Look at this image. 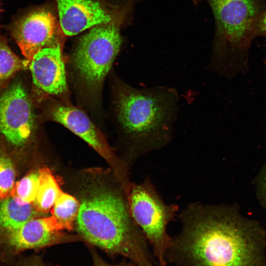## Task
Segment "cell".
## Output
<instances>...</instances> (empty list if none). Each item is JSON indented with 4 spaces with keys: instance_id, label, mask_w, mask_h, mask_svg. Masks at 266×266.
<instances>
[{
    "instance_id": "cell-1",
    "label": "cell",
    "mask_w": 266,
    "mask_h": 266,
    "mask_svg": "<svg viewBox=\"0 0 266 266\" xmlns=\"http://www.w3.org/2000/svg\"><path fill=\"white\" fill-rule=\"evenodd\" d=\"M166 254L174 266H266V229L237 205H187Z\"/></svg>"
},
{
    "instance_id": "cell-2",
    "label": "cell",
    "mask_w": 266,
    "mask_h": 266,
    "mask_svg": "<svg viewBox=\"0 0 266 266\" xmlns=\"http://www.w3.org/2000/svg\"><path fill=\"white\" fill-rule=\"evenodd\" d=\"M178 97L166 88L137 89L120 84L116 95L118 121L131 144L134 160L171 140Z\"/></svg>"
},
{
    "instance_id": "cell-3",
    "label": "cell",
    "mask_w": 266,
    "mask_h": 266,
    "mask_svg": "<svg viewBox=\"0 0 266 266\" xmlns=\"http://www.w3.org/2000/svg\"><path fill=\"white\" fill-rule=\"evenodd\" d=\"M77 231L86 241L111 256H124L134 263L149 247L144 234L133 220L127 197L101 190L82 201L77 217Z\"/></svg>"
},
{
    "instance_id": "cell-4",
    "label": "cell",
    "mask_w": 266,
    "mask_h": 266,
    "mask_svg": "<svg viewBox=\"0 0 266 266\" xmlns=\"http://www.w3.org/2000/svg\"><path fill=\"white\" fill-rule=\"evenodd\" d=\"M205 1L215 21L211 67L227 77L245 71L253 40L258 37L266 0H194Z\"/></svg>"
},
{
    "instance_id": "cell-5",
    "label": "cell",
    "mask_w": 266,
    "mask_h": 266,
    "mask_svg": "<svg viewBox=\"0 0 266 266\" xmlns=\"http://www.w3.org/2000/svg\"><path fill=\"white\" fill-rule=\"evenodd\" d=\"M126 197L130 214L151 246L157 266H166V254L172 242L167 227L178 215V205L166 203L149 177L132 183Z\"/></svg>"
},
{
    "instance_id": "cell-6",
    "label": "cell",
    "mask_w": 266,
    "mask_h": 266,
    "mask_svg": "<svg viewBox=\"0 0 266 266\" xmlns=\"http://www.w3.org/2000/svg\"><path fill=\"white\" fill-rule=\"evenodd\" d=\"M121 43L119 29L112 23L98 25L80 39L72 64L78 81L91 97L99 94Z\"/></svg>"
},
{
    "instance_id": "cell-7",
    "label": "cell",
    "mask_w": 266,
    "mask_h": 266,
    "mask_svg": "<svg viewBox=\"0 0 266 266\" xmlns=\"http://www.w3.org/2000/svg\"><path fill=\"white\" fill-rule=\"evenodd\" d=\"M35 130L32 103L23 83L13 81L0 90V138L14 149L25 147Z\"/></svg>"
},
{
    "instance_id": "cell-8",
    "label": "cell",
    "mask_w": 266,
    "mask_h": 266,
    "mask_svg": "<svg viewBox=\"0 0 266 266\" xmlns=\"http://www.w3.org/2000/svg\"><path fill=\"white\" fill-rule=\"evenodd\" d=\"M9 32L26 59L47 47H62L63 34L53 14L45 9L30 11L15 19L8 27Z\"/></svg>"
},
{
    "instance_id": "cell-9",
    "label": "cell",
    "mask_w": 266,
    "mask_h": 266,
    "mask_svg": "<svg viewBox=\"0 0 266 266\" xmlns=\"http://www.w3.org/2000/svg\"><path fill=\"white\" fill-rule=\"evenodd\" d=\"M62 230L55 217L33 218L20 228L0 236V262H9L28 249H38L74 239Z\"/></svg>"
},
{
    "instance_id": "cell-10",
    "label": "cell",
    "mask_w": 266,
    "mask_h": 266,
    "mask_svg": "<svg viewBox=\"0 0 266 266\" xmlns=\"http://www.w3.org/2000/svg\"><path fill=\"white\" fill-rule=\"evenodd\" d=\"M48 114L49 118L83 139L113 165L122 181L128 180L126 166L118 160L103 134L83 111L73 106L55 103L49 107Z\"/></svg>"
},
{
    "instance_id": "cell-11",
    "label": "cell",
    "mask_w": 266,
    "mask_h": 266,
    "mask_svg": "<svg viewBox=\"0 0 266 266\" xmlns=\"http://www.w3.org/2000/svg\"><path fill=\"white\" fill-rule=\"evenodd\" d=\"M62 47L45 48L30 61L33 91L37 100L52 96L64 97L67 92Z\"/></svg>"
},
{
    "instance_id": "cell-12",
    "label": "cell",
    "mask_w": 266,
    "mask_h": 266,
    "mask_svg": "<svg viewBox=\"0 0 266 266\" xmlns=\"http://www.w3.org/2000/svg\"><path fill=\"white\" fill-rule=\"evenodd\" d=\"M65 35H74L95 26L111 23L113 17L93 0H56Z\"/></svg>"
},
{
    "instance_id": "cell-13",
    "label": "cell",
    "mask_w": 266,
    "mask_h": 266,
    "mask_svg": "<svg viewBox=\"0 0 266 266\" xmlns=\"http://www.w3.org/2000/svg\"><path fill=\"white\" fill-rule=\"evenodd\" d=\"M32 204H21L9 196L0 200V236L34 218L38 211Z\"/></svg>"
},
{
    "instance_id": "cell-14",
    "label": "cell",
    "mask_w": 266,
    "mask_h": 266,
    "mask_svg": "<svg viewBox=\"0 0 266 266\" xmlns=\"http://www.w3.org/2000/svg\"><path fill=\"white\" fill-rule=\"evenodd\" d=\"M39 182L33 205L39 212H48L62 193L51 171L44 167L39 169Z\"/></svg>"
},
{
    "instance_id": "cell-15",
    "label": "cell",
    "mask_w": 266,
    "mask_h": 266,
    "mask_svg": "<svg viewBox=\"0 0 266 266\" xmlns=\"http://www.w3.org/2000/svg\"><path fill=\"white\" fill-rule=\"evenodd\" d=\"M30 63V61L17 57L9 48L6 39L0 36V90L7 87L14 75L27 69Z\"/></svg>"
},
{
    "instance_id": "cell-16",
    "label": "cell",
    "mask_w": 266,
    "mask_h": 266,
    "mask_svg": "<svg viewBox=\"0 0 266 266\" xmlns=\"http://www.w3.org/2000/svg\"><path fill=\"white\" fill-rule=\"evenodd\" d=\"M80 205L73 196L63 192L60 195L53 207L52 213L62 230H72Z\"/></svg>"
},
{
    "instance_id": "cell-17",
    "label": "cell",
    "mask_w": 266,
    "mask_h": 266,
    "mask_svg": "<svg viewBox=\"0 0 266 266\" xmlns=\"http://www.w3.org/2000/svg\"><path fill=\"white\" fill-rule=\"evenodd\" d=\"M39 182V170L33 171L15 183L10 196L21 204H33L36 196Z\"/></svg>"
},
{
    "instance_id": "cell-18",
    "label": "cell",
    "mask_w": 266,
    "mask_h": 266,
    "mask_svg": "<svg viewBox=\"0 0 266 266\" xmlns=\"http://www.w3.org/2000/svg\"><path fill=\"white\" fill-rule=\"evenodd\" d=\"M16 172L10 157L0 147V200L10 196Z\"/></svg>"
},
{
    "instance_id": "cell-19",
    "label": "cell",
    "mask_w": 266,
    "mask_h": 266,
    "mask_svg": "<svg viewBox=\"0 0 266 266\" xmlns=\"http://www.w3.org/2000/svg\"><path fill=\"white\" fill-rule=\"evenodd\" d=\"M253 183L258 201L266 211V161L255 177Z\"/></svg>"
},
{
    "instance_id": "cell-20",
    "label": "cell",
    "mask_w": 266,
    "mask_h": 266,
    "mask_svg": "<svg viewBox=\"0 0 266 266\" xmlns=\"http://www.w3.org/2000/svg\"><path fill=\"white\" fill-rule=\"evenodd\" d=\"M9 264L13 266H46L42 258L38 255L21 256L18 255L12 259Z\"/></svg>"
},
{
    "instance_id": "cell-21",
    "label": "cell",
    "mask_w": 266,
    "mask_h": 266,
    "mask_svg": "<svg viewBox=\"0 0 266 266\" xmlns=\"http://www.w3.org/2000/svg\"><path fill=\"white\" fill-rule=\"evenodd\" d=\"M94 266H136L132 262L123 261L117 264H110L103 260L95 250L91 251Z\"/></svg>"
},
{
    "instance_id": "cell-22",
    "label": "cell",
    "mask_w": 266,
    "mask_h": 266,
    "mask_svg": "<svg viewBox=\"0 0 266 266\" xmlns=\"http://www.w3.org/2000/svg\"><path fill=\"white\" fill-rule=\"evenodd\" d=\"M134 264L136 266H154L149 248L142 251Z\"/></svg>"
},
{
    "instance_id": "cell-23",
    "label": "cell",
    "mask_w": 266,
    "mask_h": 266,
    "mask_svg": "<svg viewBox=\"0 0 266 266\" xmlns=\"http://www.w3.org/2000/svg\"><path fill=\"white\" fill-rule=\"evenodd\" d=\"M266 37V8L264 10L258 26V37Z\"/></svg>"
},
{
    "instance_id": "cell-24",
    "label": "cell",
    "mask_w": 266,
    "mask_h": 266,
    "mask_svg": "<svg viewBox=\"0 0 266 266\" xmlns=\"http://www.w3.org/2000/svg\"><path fill=\"white\" fill-rule=\"evenodd\" d=\"M0 266H5V265L2 263L0 262Z\"/></svg>"
},
{
    "instance_id": "cell-25",
    "label": "cell",
    "mask_w": 266,
    "mask_h": 266,
    "mask_svg": "<svg viewBox=\"0 0 266 266\" xmlns=\"http://www.w3.org/2000/svg\"><path fill=\"white\" fill-rule=\"evenodd\" d=\"M264 64H265V65L266 68V60L264 61Z\"/></svg>"
}]
</instances>
